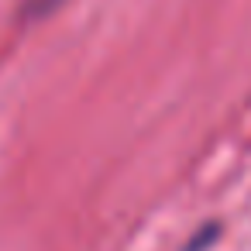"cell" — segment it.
<instances>
[{"label":"cell","mask_w":251,"mask_h":251,"mask_svg":"<svg viewBox=\"0 0 251 251\" xmlns=\"http://www.w3.org/2000/svg\"><path fill=\"white\" fill-rule=\"evenodd\" d=\"M66 0H25V18H45L55 7H62Z\"/></svg>","instance_id":"1"}]
</instances>
